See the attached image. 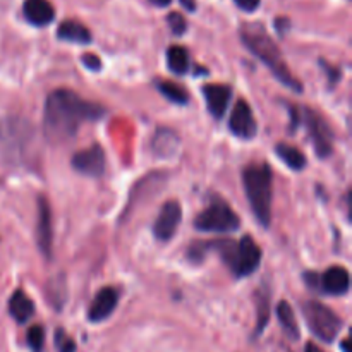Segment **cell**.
<instances>
[{
	"label": "cell",
	"mask_w": 352,
	"mask_h": 352,
	"mask_svg": "<svg viewBox=\"0 0 352 352\" xmlns=\"http://www.w3.org/2000/svg\"><path fill=\"white\" fill-rule=\"evenodd\" d=\"M229 127L237 138H243V140H251L258 133L256 120H254L253 110L248 105V102L241 100L236 103L232 113H230Z\"/></svg>",
	"instance_id": "obj_10"
},
{
	"label": "cell",
	"mask_w": 352,
	"mask_h": 352,
	"mask_svg": "<svg viewBox=\"0 0 352 352\" xmlns=\"http://www.w3.org/2000/svg\"><path fill=\"white\" fill-rule=\"evenodd\" d=\"M258 333L263 332V329L267 327L268 315H270V308H268V296L258 294Z\"/></svg>",
	"instance_id": "obj_23"
},
{
	"label": "cell",
	"mask_w": 352,
	"mask_h": 352,
	"mask_svg": "<svg viewBox=\"0 0 352 352\" xmlns=\"http://www.w3.org/2000/svg\"><path fill=\"white\" fill-rule=\"evenodd\" d=\"M167 21H168V26H170L172 33H174V34H182L186 31V28H188V24H186V19L179 12L168 14Z\"/></svg>",
	"instance_id": "obj_25"
},
{
	"label": "cell",
	"mask_w": 352,
	"mask_h": 352,
	"mask_svg": "<svg viewBox=\"0 0 352 352\" xmlns=\"http://www.w3.org/2000/svg\"><path fill=\"white\" fill-rule=\"evenodd\" d=\"M182 220V210L177 201H167L162 206L160 213H158L157 220H155L153 232L155 237L160 241H168L174 237L177 232L179 226Z\"/></svg>",
	"instance_id": "obj_8"
},
{
	"label": "cell",
	"mask_w": 352,
	"mask_h": 352,
	"mask_svg": "<svg viewBox=\"0 0 352 352\" xmlns=\"http://www.w3.org/2000/svg\"><path fill=\"white\" fill-rule=\"evenodd\" d=\"M305 352H323L322 349H320L318 346H316V344H306V349H305Z\"/></svg>",
	"instance_id": "obj_29"
},
{
	"label": "cell",
	"mask_w": 352,
	"mask_h": 352,
	"mask_svg": "<svg viewBox=\"0 0 352 352\" xmlns=\"http://www.w3.org/2000/svg\"><path fill=\"white\" fill-rule=\"evenodd\" d=\"M24 16L34 26H47L54 21L55 10L48 0H26Z\"/></svg>",
	"instance_id": "obj_15"
},
{
	"label": "cell",
	"mask_w": 352,
	"mask_h": 352,
	"mask_svg": "<svg viewBox=\"0 0 352 352\" xmlns=\"http://www.w3.org/2000/svg\"><path fill=\"white\" fill-rule=\"evenodd\" d=\"M157 86H158V91H160L165 98L170 100V102L177 103V105H186V103H188L189 100L188 91H186L182 86L175 85V82H170V81H158Z\"/></svg>",
	"instance_id": "obj_21"
},
{
	"label": "cell",
	"mask_w": 352,
	"mask_h": 352,
	"mask_svg": "<svg viewBox=\"0 0 352 352\" xmlns=\"http://www.w3.org/2000/svg\"><path fill=\"white\" fill-rule=\"evenodd\" d=\"M349 272L342 267H332L322 275V289L327 294L342 296L349 291Z\"/></svg>",
	"instance_id": "obj_14"
},
{
	"label": "cell",
	"mask_w": 352,
	"mask_h": 352,
	"mask_svg": "<svg viewBox=\"0 0 352 352\" xmlns=\"http://www.w3.org/2000/svg\"><path fill=\"white\" fill-rule=\"evenodd\" d=\"M82 64H85L86 69H89V71H100V69H102V60H100L95 54L82 55Z\"/></svg>",
	"instance_id": "obj_26"
},
{
	"label": "cell",
	"mask_w": 352,
	"mask_h": 352,
	"mask_svg": "<svg viewBox=\"0 0 352 352\" xmlns=\"http://www.w3.org/2000/svg\"><path fill=\"white\" fill-rule=\"evenodd\" d=\"M342 351L344 352H351L349 351V340H344V342H342Z\"/></svg>",
	"instance_id": "obj_31"
},
{
	"label": "cell",
	"mask_w": 352,
	"mask_h": 352,
	"mask_svg": "<svg viewBox=\"0 0 352 352\" xmlns=\"http://www.w3.org/2000/svg\"><path fill=\"white\" fill-rule=\"evenodd\" d=\"M117 302H119V294H117L116 289L112 287H103L98 294L93 299V305L88 309V320L93 323H100L103 320L109 318L113 313V309L117 308Z\"/></svg>",
	"instance_id": "obj_12"
},
{
	"label": "cell",
	"mask_w": 352,
	"mask_h": 352,
	"mask_svg": "<svg viewBox=\"0 0 352 352\" xmlns=\"http://www.w3.org/2000/svg\"><path fill=\"white\" fill-rule=\"evenodd\" d=\"M241 36L243 41L246 43V47L260 58L261 62L267 64L268 69H272V72L275 74V78L285 85L287 88L294 89V91H301V85H299L298 79L291 74V71L285 65L284 58H282L280 50L277 48V45L270 40V36L267 34V31L260 26V24H246L241 31Z\"/></svg>",
	"instance_id": "obj_2"
},
{
	"label": "cell",
	"mask_w": 352,
	"mask_h": 352,
	"mask_svg": "<svg viewBox=\"0 0 352 352\" xmlns=\"http://www.w3.org/2000/svg\"><path fill=\"white\" fill-rule=\"evenodd\" d=\"M55 347H57L58 352H76L74 340L60 329L55 332Z\"/></svg>",
	"instance_id": "obj_24"
},
{
	"label": "cell",
	"mask_w": 352,
	"mask_h": 352,
	"mask_svg": "<svg viewBox=\"0 0 352 352\" xmlns=\"http://www.w3.org/2000/svg\"><path fill=\"white\" fill-rule=\"evenodd\" d=\"M305 122L308 126L309 134H311L313 144H315V150L318 153V157L325 158L332 153V141L333 134L330 131L329 124L322 119L316 112L313 110H306L305 112Z\"/></svg>",
	"instance_id": "obj_7"
},
{
	"label": "cell",
	"mask_w": 352,
	"mask_h": 352,
	"mask_svg": "<svg viewBox=\"0 0 352 352\" xmlns=\"http://www.w3.org/2000/svg\"><path fill=\"white\" fill-rule=\"evenodd\" d=\"M278 158L284 162L287 167H291L292 170H302L306 167V157L302 151H299L298 148L289 146V144H277L275 148Z\"/></svg>",
	"instance_id": "obj_20"
},
{
	"label": "cell",
	"mask_w": 352,
	"mask_h": 352,
	"mask_svg": "<svg viewBox=\"0 0 352 352\" xmlns=\"http://www.w3.org/2000/svg\"><path fill=\"white\" fill-rule=\"evenodd\" d=\"M102 116V105L86 102L71 89H57L48 95L47 103H45V136L50 141L60 143L74 136L82 124Z\"/></svg>",
	"instance_id": "obj_1"
},
{
	"label": "cell",
	"mask_w": 352,
	"mask_h": 352,
	"mask_svg": "<svg viewBox=\"0 0 352 352\" xmlns=\"http://www.w3.org/2000/svg\"><path fill=\"white\" fill-rule=\"evenodd\" d=\"M181 3H182V7H184V9H188V10H195L196 9L195 0H181Z\"/></svg>",
	"instance_id": "obj_28"
},
{
	"label": "cell",
	"mask_w": 352,
	"mask_h": 352,
	"mask_svg": "<svg viewBox=\"0 0 352 352\" xmlns=\"http://www.w3.org/2000/svg\"><path fill=\"white\" fill-rule=\"evenodd\" d=\"M277 316H278V322H280V327H282V330H284L285 336H287L291 340H298L299 339L298 323H296L294 311H292L291 305H289L287 301H282L280 305H278Z\"/></svg>",
	"instance_id": "obj_18"
},
{
	"label": "cell",
	"mask_w": 352,
	"mask_h": 352,
	"mask_svg": "<svg viewBox=\"0 0 352 352\" xmlns=\"http://www.w3.org/2000/svg\"><path fill=\"white\" fill-rule=\"evenodd\" d=\"M72 167L82 175H88V177H100L105 170V155L103 150L95 144V146H89L86 150L79 151L72 157Z\"/></svg>",
	"instance_id": "obj_9"
},
{
	"label": "cell",
	"mask_w": 352,
	"mask_h": 352,
	"mask_svg": "<svg viewBox=\"0 0 352 352\" xmlns=\"http://www.w3.org/2000/svg\"><path fill=\"white\" fill-rule=\"evenodd\" d=\"M9 313L16 322L24 323L33 316L34 305L23 291H17L9 301Z\"/></svg>",
	"instance_id": "obj_16"
},
{
	"label": "cell",
	"mask_w": 352,
	"mask_h": 352,
	"mask_svg": "<svg viewBox=\"0 0 352 352\" xmlns=\"http://www.w3.org/2000/svg\"><path fill=\"white\" fill-rule=\"evenodd\" d=\"M244 189L254 217L263 227L272 222V170L265 164H253L243 172Z\"/></svg>",
	"instance_id": "obj_3"
},
{
	"label": "cell",
	"mask_w": 352,
	"mask_h": 352,
	"mask_svg": "<svg viewBox=\"0 0 352 352\" xmlns=\"http://www.w3.org/2000/svg\"><path fill=\"white\" fill-rule=\"evenodd\" d=\"M26 340H28V346L31 347V351L41 352V349H43V346H45V330H43V327H40V325L31 327V329L28 330Z\"/></svg>",
	"instance_id": "obj_22"
},
{
	"label": "cell",
	"mask_w": 352,
	"mask_h": 352,
	"mask_svg": "<svg viewBox=\"0 0 352 352\" xmlns=\"http://www.w3.org/2000/svg\"><path fill=\"white\" fill-rule=\"evenodd\" d=\"M58 38L64 41H72V43H89L91 41V33L78 21H64L58 26Z\"/></svg>",
	"instance_id": "obj_17"
},
{
	"label": "cell",
	"mask_w": 352,
	"mask_h": 352,
	"mask_svg": "<svg viewBox=\"0 0 352 352\" xmlns=\"http://www.w3.org/2000/svg\"><path fill=\"white\" fill-rule=\"evenodd\" d=\"M239 217L226 203H213L195 220V227L201 232H234L239 229Z\"/></svg>",
	"instance_id": "obj_5"
},
{
	"label": "cell",
	"mask_w": 352,
	"mask_h": 352,
	"mask_svg": "<svg viewBox=\"0 0 352 352\" xmlns=\"http://www.w3.org/2000/svg\"><path fill=\"white\" fill-rule=\"evenodd\" d=\"M167 65L174 74H186L189 71V54L186 48L174 45L167 50Z\"/></svg>",
	"instance_id": "obj_19"
},
{
	"label": "cell",
	"mask_w": 352,
	"mask_h": 352,
	"mask_svg": "<svg viewBox=\"0 0 352 352\" xmlns=\"http://www.w3.org/2000/svg\"><path fill=\"white\" fill-rule=\"evenodd\" d=\"M203 95H205L210 113L217 119L223 117L230 102V89L223 85H206L203 88Z\"/></svg>",
	"instance_id": "obj_13"
},
{
	"label": "cell",
	"mask_w": 352,
	"mask_h": 352,
	"mask_svg": "<svg viewBox=\"0 0 352 352\" xmlns=\"http://www.w3.org/2000/svg\"><path fill=\"white\" fill-rule=\"evenodd\" d=\"M302 315H305L309 330L327 344L333 342L339 336L340 329H342V320L332 309L318 301L306 302L302 306Z\"/></svg>",
	"instance_id": "obj_4"
},
{
	"label": "cell",
	"mask_w": 352,
	"mask_h": 352,
	"mask_svg": "<svg viewBox=\"0 0 352 352\" xmlns=\"http://www.w3.org/2000/svg\"><path fill=\"white\" fill-rule=\"evenodd\" d=\"M261 261V250L250 236H244L241 239L239 246L234 250L232 258H230L229 265L234 270L237 277H248L253 274Z\"/></svg>",
	"instance_id": "obj_6"
},
{
	"label": "cell",
	"mask_w": 352,
	"mask_h": 352,
	"mask_svg": "<svg viewBox=\"0 0 352 352\" xmlns=\"http://www.w3.org/2000/svg\"><path fill=\"white\" fill-rule=\"evenodd\" d=\"M234 2H236L241 9L246 10V12H253V10H256L258 6H260V0H234Z\"/></svg>",
	"instance_id": "obj_27"
},
{
	"label": "cell",
	"mask_w": 352,
	"mask_h": 352,
	"mask_svg": "<svg viewBox=\"0 0 352 352\" xmlns=\"http://www.w3.org/2000/svg\"><path fill=\"white\" fill-rule=\"evenodd\" d=\"M36 241L38 248L43 256H52V244H54V232H52V210L45 198H40L38 205V223H36Z\"/></svg>",
	"instance_id": "obj_11"
},
{
	"label": "cell",
	"mask_w": 352,
	"mask_h": 352,
	"mask_svg": "<svg viewBox=\"0 0 352 352\" xmlns=\"http://www.w3.org/2000/svg\"><path fill=\"white\" fill-rule=\"evenodd\" d=\"M151 2L155 3V6H160V7H165L168 6V3L172 2V0H151Z\"/></svg>",
	"instance_id": "obj_30"
}]
</instances>
